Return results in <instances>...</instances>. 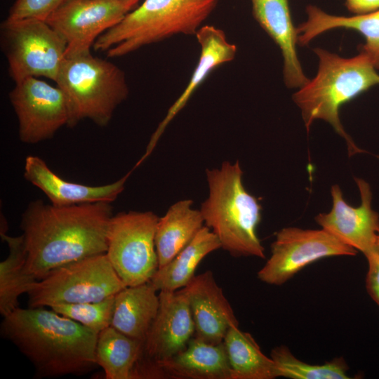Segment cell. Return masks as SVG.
Masks as SVG:
<instances>
[{
    "label": "cell",
    "mask_w": 379,
    "mask_h": 379,
    "mask_svg": "<svg viewBox=\"0 0 379 379\" xmlns=\"http://www.w3.org/2000/svg\"><path fill=\"white\" fill-rule=\"evenodd\" d=\"M112 216L110 203L57 206L31 201L20 225L27 272L39 280L61 265L106 253Z\"/></svg>",
    "instance_id": "1"
},
{
    "label": "cell",
    "mask_w": 379,
    "mask_h": 379,
    "mask_svg": "<svg viewBox=\"0 0 379 379\" xmlns=\"http://www.w3.org/2000/svg\"><path fill=\"white\" fill-rule=\"evenodd\" d=\"M1 336L32 362L36 375H83L98 366V333L44 307H18L4 317Z\"/></svg>",
    "instance_id": "2"
},
{
    "label": "cell",
    "mask_w": 379,
    "mask_h": 379,
    "mask_svg": "<svg viewBox=\"0 0 379 379\" xmlns=\"http://www.w3.org/2000/svg\"><path fill=\"white\" fill-rule=\"evenodd\" d=\"M319 59L316 76L293 95L300 108L307 131L314 121L329 124L347 146L349 156L361 152L345 131L340 107L370 88L379 85V74L366 55L360 52L352 58H343L321 48L314 49Z\"/></svg>",
    "instance_id": "3"
},
{
    "label": "cell",
    "mask_w": 379,
    "mask_h": 379,
    "mask_svg": "<svg viewBox=\"0 0 379 379\" xmlns=\"http://www.w3.org/2000/svg\"><path fill=\"white\" fill-rule=\"evenodd\" d=\"M242 175L238 161H225L220 168L207 169L208 196L200 211L206 226L230 255L265 258V248L257 234L261 206L244 187Z\"/></svg>",
    "instance_id": "4"
},
{
    "label": "cell",
    "mask_w": 379,
    "mask_h": 379,
    "mask_svg": "<svg viewBox=\"0 0 379 379\" xmlns=\"http://www.w3.org/2000/svg\"><path fill=\"white\" fill-rule=\"evenodd\" d=\"M218 0H144L106 31L93 48L108 58L126 55L178 34L196 35Z\"/></svg>",
    "instance_id": "5"
},
{
    "label": "cell",
    "mask_w": 379,
    "mask_h": 379,
    "mask_svg": "<svg viewBox=\"0 0 379 379\" xmlns=\"http://www.w3.org/2000/svg\"><path fill=\"white\" fill-rule=\"evenodd\" d=\"M55 83L67 99L68 127L84 119L100 127L107 126L129 94L124 71L91 53L66 57Z\"/></svg>",
    "instance_id": "6"
},
{
    "label": "cell",
    "mask_w": 379,
    "mask_h": 379,
    "mask_svg": "<svg viewBox=\"0 0 379 379\" xmlns=\"http://www.w3.org/2000/svg\"><path fill=\"white\" fill-rule=\"evenodd\" d=\"M126 285L106 253L71 262L49 272L28 292L29 307L102 300Z\"/></svg>",
    "instance_id": "7"
},
{
    "label": "cell",
    "mask_w": 379,
    "mask_h": 379,
    "mask_svg": "<svg viewBox=\"0 0 379 379\" xmlns=\"http://www.w3.org/2000/svg\"><path fill=\"white\" fill-rule=\"evenodd\" d=\"M1 43L15 83L28 77L56 81L66 58L67 44L46 20H5L1 25Z\"/></svg>",
    "instance_id": "8"
},
{
    "label": "cell",
    "mask_w": 379,
    "mask_h": 379,
    "mask_svg": "<svg viewBox=\"0 0 379 379\" xmlns=\"http://www.w3.org/2000/svg\"><path fill=\"white\" fill-rule=\"evenodd\" d=\"M158 220L152 211L120 212L111 218L106 254L126 286L149 282L159 269Z\"/></svg>",
    "instance_id": "9"
},
{
    "label": "cell",
    "mask_w": 379,
    "mask_h": 379,
    "mask_svg": "<svg viewBox=\"0 0 379 379\" xmlns=\"http://www.w3.org/2000/svg\"><path fill=\"white\" fill-rule=\"evenodd\" d=\"M357 251L323 229L285 227L271 245V255L258 271L262 282L280 286L306 266L332 256H353Z\"/></svg>",
    "instance_id": "10"
},
{
    "label": "cell",
    "mask_w": 379,
    "mask_h": 379,
    "mask_svg": "<svg viewBox=\"0 0 379 379\" xmlns=\"http://www.w3.org/2000/svg\"><path fill=\"white\" fill-rule=\"evenodd\" d=\"M140 0H67L46 20L64 39L66 57L91 53L98 37L118 24Z\"/></svg>",
    "instance_id": "11"
},
{
    "label": "cell",
    "mask_w": 379,
    "mask_h": 379,
    "mask_svg": "<svg viewBox=\"0 0 379 379\" xmlns=\"http://www.w3.org/2000/svg\"><path fill=\"white\" fill-rule=\"evenodd\" d=\"M8 97L18 119V138L23 143L51 139L59 129L69 126L67 99L57 85L28 77L15 83Z\"/></svg>",
    "instance_id": "12"
},
{
    "label": "cell",
    "mask_w": 379,
    "mask_h": 379,
    "mask_svg": "<svg viewBox=\"0 0 379 379\" xmlns=\"http://www.w3.org/2000/svg\"><path fill=\"white\" fill-rule=\"evenodd\" d=\"M157 315L143 342L142 378H159L157 366L183 350L194 336L190 307L181 290L159 291Z\"/></svg>",
    "instance_id": "13"
},
{
    "label": "cell",
    "mask_w": 379,
    "mask_h": 379,
    "mask_svg": "<svg viewBox=\"0 0 379 379\" xmlns=\"http://www.w3.org/2000/svg\"><path fill=\"white\" fill-rule=\"evenodd\" d=\"M361 204L354 207L343 198L338 185L331 187L333 205L328 213H319L314 218L321 229L343 243L366 255L377 248L376 240L379 215L372 208V192L364 180L355 178Z\"/></svg>",
    "instance_id": "14"
},
{
    "label": "cell",
    "mask_w": 379,
    "mask_h": 379,
    "mask_svg": "<svg viewBox=\"0 0 379 379\" xmlns=\"http://www.w3.org/2000/svg\"><path fill=\"white\" fill-rule=\"evenodd\" d=\"M187 297L193 318L194 336L207 343L223 342L228 329L239 322L212 271L195 275L180 289Z\"/></svg>",
    "instance_id": "15"
},
{
    "label": "cell",
    "mask_w": 379,
    "mask_h": 379,
    "mask_svg": "<svg viewBox=\"0 0 379 379\" xmlns=\"http://www.w3.org/2000/svg\"><path fill=\"white\" fill-rule=\"evenodd\" d=\"M131 172L118 180L98 186L69 182L53 172L41 158L29 155L25 158L24 178L39 189L57 206H71L98 202L112 203L123 192Z\"/></svg>",
    "instance_id": "16"
},
{
    "label": "cell",
    "mask_w": 379,
    "mask_h": 379,
    "mask_svg": "<svg viewBox=\"0 0 379 379\" xmlns=\"http://www.w3.org/2000/svg\"><path fill=\"white\" fill-rule=\"evenodd\" d=\"M195 36L200 47L197 64L187 85L170 107L165 117L152 135L146 152L138 161L139 164L150 154L168 125L185 107L208 75L221 65L232 61L236 56V45L228 41L225 32L220 28L213 25H203Z\"/></svg>",
    "instance_id": "17"
},
{
    "label": "cell",
    "mask_w": 379,
    "mask_h": 379,
    "mask_svg": "<svg viewBox=\"0 0 379 379\" xmlns=\"http://www.w3.org/2000/svg\"><path fill=\"white\" fill-rule=\"evenodd\" d=\"M254 18L280 48L284 59V81L288 88H300L310 79L299 61L298 33L288 0H250Z\"/></svg>",
    "instance_id": "18"
},
{
    "label": "cell",
    "mask_w": 379,
    "mask_h": 379,
    "mask_svg": "<svg viewBox=\"0 0 379 379\" xmlns=\"http://www.w3.org/2000/svg\"><path fill=\"white\" fill-rule=\"evenodd\" d=\"M159 378L231 379L224 343L212 344L194 336L180 352L157 366Z\"/></svg>",
    "instance_id": "19"
},
{
    "label": "cell",
    "mask_w": 379,
    "mask_h": 379,
    "mask_svg": "<svg viewBox=\"0 0 379 379\" xmlns=\"http://www.w3.org/2000/svg\"><path fill=\"white\" fill-rule=\"evenodd\" d=\"M307 20L297 28L298 44L305 46L318 35L335 28H345L360 32L365 38L361 52L379 69V9L352 16L329 14L320 8L309 5Z\"/></svg>",
    "instance_id": "20"
},
{
    "label": "cell",
    "mask_w": 379,
    "mask_h": 379,
    "mask_svg": "<svg viewBox=\"0 0 379 379\" xmlns=\"http://www.w3.org/2000/svg\"><path fill=\"white\" fill-rule=\"evenodd\" d=\"M149 283L126 286L115 295L111 326L144 342L157 315L159 297Z\"/></svg>",
    "instance_id": "21"
},
{
    "label": "cell",
    "mask_w": 379,
    "mask_h": 379,
    "mask_svg": "<svg viewBox=\"0 0 379 379\" xmlns=\"http://www.w3.org/2000/svg\"><path fill=\"white\" fill-rule=\"evenodd\" d=\"M192 203L178 201L159 218L154 237L159 268L171 261L204 227L201 213L192 208Z\"/></svg>",
    "instance_id": "22"
},
{
    "label": "cell",
    "mask_w": 379,
    "mask_h": 379,
    "mask_svg": "<svg viewBox=\"0 0 379 379\" xmlns=\"http://www.w3.org/2000/svg\"><path fill=\"white\" fill-rule=\"evenodd\" d=\"M143 342L127 336L112 326L98 335L95 357L106 379H139Z\"/></svg>",
    "instance_id": "23"
},
{
    "label": "cell",
    "mask_w": 379,
    "mask_h": 379,
    "mask_svg": "<svg viewBox=\"0 0 379 379\" xmlns=\"http://www.w3.org/2000/svg\"><path fill=\"white\" fill-rule=\"evenodd\" d=\"M221 248L216 235L204 226L194 239L167 265L159 268L149 283L157 291H176L185 287L195 277L201 261Z\"/></svg>",
    "instance_id": "24"
},
{
    "label": "cell",
    "mask_w": 379,
    "mask_h": 379,
    "mask_svg": "<svg viewBox=\"0 0 379 379\" xmlns=\"http://www.w3.org/2000/svg\"><path fill=\"white\" fill-rule=\"evenodd\" d=\"M231 369V379H274L276 366L261 351L251 333L231 326L223 340Z\"/></svg>",
    "instance_id": "25"
},
{
    "label": "cell",
    "mask_w": 379,
    "mask_h": 379,
    "mask_svg": "<svg viewBox=\"0 0 379 379\" xmlns=\"http://www.w3.org/2000/svg\"><path fill=\"white\" fill-rule=\"evenodd\" d=\"M0 235L9 250L7 258L0 262V313L4 317L19 307L18 298L28 293L38 280L26 269L23 235L11 237L6 232Z\"/></svg>",
    "instance_id": "26"
},
{
    "label": "cell",
    "mask_w": 379,
    "mask_h": 379,
    "mask_svg": "<svg viewBox=\"0 0 379 379\" xmlns=\"http://www.w3.org/2000/svg\"><path fill=\"white\" fill-rule=\"evenodd\" d=\"M270 357L276 366L277 376L291 379H349L348 366L342 357L324 364H310L296 358L284 345L273 348Z\"/></svg>",
    "instance_id": "27"
},
{
    "label": "cell",
    "mask_w": 379,
    "mask_h": 379,
    "mask_svg": "<svg viewBox=\"0 0 379 379\" xmlns=\"http://www.w3.org/2000/svg\"><path fill=\"white\" fill-rule=\"evenodd\" d=\"M115 295L100 301L76 304H59L50 307L55 312L74 320L99 333L111 326Z\"/></svg>",
    "instance_id": "28"
},
{
    "label": "cell",
    "mask_w": 379,
    "mask_h": 379,
    "mask_svg": "<svg viewBox=\"0 0 379 379\" xmlns=\"http://www.w3.org/2000/svg\"><path fill=\"white\" fill-rule=\"evenodd\" d=\"M67 0H15L6 20L37 19L46 20Z\"/></svg>",
    "instance_id": "29"
},
{
    "label": "cell",
    "mask_w": 379,
    "mask_h": 379,
    "mask_svg": "<svg viewBox=\"0 0 379 379\" xmlns=\"http://www.w3.org/2000/svg\"><path fill=\"white\" fill-rule=\"evenodd\" d=\"M365 256L368 266L366 278V290L379 306V250L377 248Z\"/></svg>",
    "instance_id": "30"
},
{
    "label": "cell",
    "mask_w": 379,
    "mask_h": 379,
    "mask_svg": "<svg viewBox=\"0 0 379 379\" xmlns=\"http://www.w3.org/2000/svg\"><path fill=\"white\" fill-rule=\"evenodd\" d=\"M347 8L354 14H364L379 9V0H346Z\"/></svg>",
    "instance_id": "31"
},
{
    "label": "cell",
    "mask_w": 379,
    "mask_h": 379,
    "mask_svg": "<svg viewBox=\"0 0 379 379\" xmlns=\"http://www.w3.org/2000/svg\"><path fill=\"white\" fill-rule=\"evenodd\" d=\"M376 246H377L378 249L379 250V226H378V229Z\"/></svg>",
    "instance_id": "32"
}]
</instances>
